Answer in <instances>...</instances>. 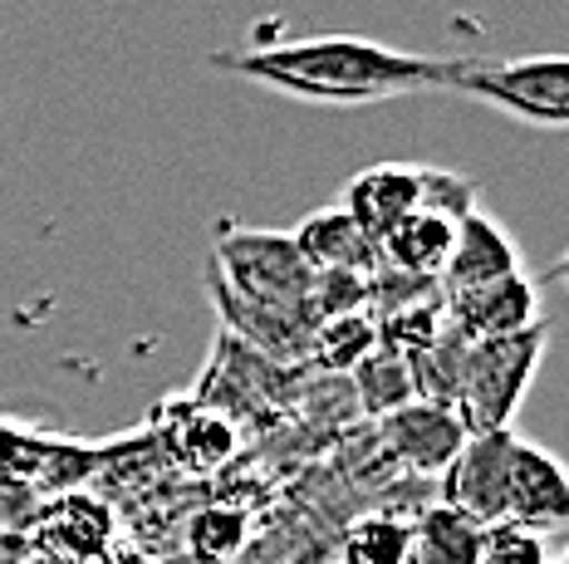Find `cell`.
<instances>
[{
	"label": "cell",
	"instance_id": "obj_8",
	"mask_svg": "<svg viewBox=\"0 0 569 564\" xmlns=\"http://www.w3.org/2000/svg\"><path fill=\"white\" fill-rule=\"evenodd\" d=\"M447 304V324L467 339H496V334H516V329L540 320V285L516 270V275L486 280V285L457 290V295H442Z\"/></svg>",
	"mask_w": 569,
	"mask_h": 564
},
{
	"label": "cell",
	"instance_id": "obj_18",
	"mask_svg": "<svg viewBox=\"0 0 569 564\" xmlns=\"http://www.w3.org/2000/svg\"><path fill=\"white\" fill-rule=\"evenodd\" d=\"M378 349V329H373V314H339V320H319L315 334H310V363L335 379H349L363 359Z\"/></svg>",
	"mask_w": 569,
	"mask_h": 564
},
{
	"label": "cell",
	"instance_id": "obj_4",
	"mask_svg": "<svg viewBox=\"0 0 569 564\" xmlns=\"http://www.w3.org/2000/svg\"><path fill=\"white\" fill-rule=\"evenodd\" d=\"M211 270L221 285H231L236 295L270 304V310L305 314V295H310V275L305 255L295 251L290 231H266V226H241V221H221L217 245H211ZM315 324V320H310Z\"/></svg>",
	"mask_w": 569,
	"mask_h": 564
},
{
	"label": "cell",
	"instance_id": "obj_24",
	"mask_svg": "<svg viewBox=\"0 0 569 564\" xmlns=\"http://www.w3.org/2000/svg\"><path fill=\"white\" fill-rule=\"evenodd\" d=\"M187 535H192L187 545H192V555L201 564H227L231 555L246 550V515L231 511V505H211V511L197 515Z\"/></svg>",
	"mask_w": 569,
	"mask_h": 564
},
{
	"label": "cell",
	"instance_id": "obj_15",
	"mask_svg": "<svg viewBox=\"0 0 569 564\" xmlns=\"http://www.w3.org/2000/svg\"><path fill=\"white\" fill-rule=\"evenodd\" d=\"M452 231H457V221L418 207V211H408L388 236H378V261L402 270V275L437 280L447 265V251H452Z\"/></svg>",
	"mask_w": 569,
	"mask_h": 564
},
{
	"label": "cell",
	"instance_id": "obj_5",
	"mask_svg": "<svg viewBox=\"0 0 569 564\" xmlns=\"http://www.w3.org/2000/svg\"><path fill=\"white\" fill-rule=\"evenodd\" d=\"M103 462L99 446L69 442V437H44V432L16 427V422H0V491L10 496H59V491H74L79 481L93 476V466Z\"/></svg>",
	"mask_w": 569,
	"mask_h": 564
},
{
	"label": "cell",
	"instance_id": "obj_21",
	"mask_svg": "<svg viewBox=\"0 0 569 564\" xmlns=\"http://www.w3.org/2000/svg\"><path fill=\"white\" fill-rule=\"evenodd\" d=\"M408 560V521L402 515H359L339 540V564H402Z\"/></svg>",
	"mask_w": 569,
	"mask_h": 564
},
{
	"label": "cell",
	"instance_id": "obj_12",
	"mask_svg": "<svg viewBox=\"0 0 569 564\" xmlns=\"http://www.w3.org/2000/svg\"><path fill=\"white\" fill-rule=\"evenodd\" d=\"M34 535L50 550H59V555L89 564L109 550L113 515L109 505H99L84 491H59V496H44V505L34 511Z\"/></svg>",
	"mask_w": 569,
	"mask_h": 564
},
{
	"label": "cell",
	"instance_id": "obj_10",
	"mask_svg": "<svg viewBox=\"0 0 569 564\" xmlns=\"http://www.w3.org/2000/svg\"><path fill=\"white\" fill-rule=\"evenodd\" d=\"M520 270V251L511 241V231L491 216V211H467L452 231V251H447V265L437 275V290L442 295H457V290L486 285V280H501Z\"/></svg>",
	"mask_w": 569,
	"mask_h": 564
},
{
	"label": "cell",
	"instance_id": "obj_11",
	"mask_svg": "<svg viewBox=\"0 0 569 564\" xmlns=\"http://www.w3.org/2000/svg\"><path fill=\"white\" fill-rule=\"evenodd\" d=\"M422 202V168L418 162H378V168H363L359 178L343 192V211L363 226V236L378 245V236L398 226L408 211H418Z\"/></svg>",
	"mask_w": 569,
	"mask_h": 564
},
{
	"label": "cell",
	"instance_id": "obj_6",
	"mask_svg": "<svg viewBox=\"0 0 569 564\" xmlns=\"http://www.w3.org/2000/svg\"><path fill=\"white\" fill-rule=\"evenodd\" d=\"M511 446H516V432H467V442L457 446L447 472L437 476L442 481V501L457 505L461 515H471L477 525L506 521Z\"/></svg>",
	"mask_w": 569,
	"mask_h": 564
},
{
	"label": "cell",
	"instance_id": "obj_19",
	"mask_svg": "<svg viewBox=\"0 0 569 564\" xmlns=\"http://www.w3.org/2000/svg\"><path fill=\"white\" fill-rule=\"evenodd\" d=\"M349 393H353V407H359L363 417H373V422L398 413L402 403H412L408 359L388 354V349H373V354L349 373Z\"/></svg>",
	"mask_w": 569,
	"mask_h": 564
},
{
	"label": "cell",
	"instance_id": "obj_3",
	"mask_svg": "<svg viewBox=\"0 0 569 564\" xmlns=\"http://www.w3.org/2000/svg\"><path fill=\"white\" fill-rule=\"evenodd\" d=\"M447 89L471 93L530 128L560 133L569 123V60L520 54V60H447Z\"/></svg>",
	"mask_w": 569,
	"mask_h": 564
},
{
	"label": "cell",
	"instance_id": "obj_17",
	"mask_svg": "<svg viewBox=\"0 0 569 564\" xmlns=\"http://www.w3.org/2000/svg\"><path fill=\"white\" fill-rule=\"evenodd\" d=\"M467 349H471V339L457 334L452 324H447L427 349H418V354L408 359L412 397H418V403H437V407H457V387H461V369H467Z\"/></svg>",
	"mask_w": 569,
	"mask_h": 564
},
{
	"label": "cell",
	"instance_id": "obj_23",
	"mask_svg": "<svg viewBox=\"0 0 569 564\" xmlns=\"http://www.w3.org/2000/svg\"><path fill=\"white\" fill-rule=\"evenodd\" d=\"M550 531L520 521H491L481 525V545H477V564H550Z\"/></svg>",
	"mask_w": 569,
	"mask_h": 564
},
{
	"label": "cell",
	"instance_id": "obj_13",
	"mask_svg": "<svg viewBox=\"0 0 569 564\" xmlns=\"http://www.w3.org/2000/svg\"><path fill=\"white\" fill-rule=\"evenodd\" d=\"M290 241L310 270H373L378 265V245L363 236V226L343 207H319L305 221H295Z\"/></svg>",
	"mask_w": 569,
	"mask_h": 564
},
{
	"label": "cell",
	"instance_id": "obj_2",
	"mask_svg": "<svg viewBox=\"0 0 569 564\" xmlns=\"http://www.w3.org/2000/svg\"><path fill=\"white\" fill-rule=\"evenodd\" d=\"M550 344V324L536 320L516 334H496V339H471L467 349V369H461L457 387V407L467 432H511V422L526 403L536 369Z\"/></svg>",
	"mask_w": 569,
	"mask_h": 564
},
{
	"label": "cell",
	"instance_id": "obj_25",
	"mask_svg": "<svg viewBox=\"0 0 569 564\" xmlns=\"http://www.w3.org/2000/svg\"><path fill=\"white\" fill-rule=\"evenodd\" d=\"M422 211H437L447 221H461L467 211L481 207L477 182L461 178V172H442V168H422Z\"/></svg>",
	"mask_w": 569,
	"mask_h": 564
},
{
	"label": "cell",
	"instance_id": "obj_26",
	"mask_svg": "<svg viewBox=\"0 0 569 564\" xmlns=\"http://www.w3.org/2000/svg\"><path fill=\"white\" fill-rule=\"evenodd\" d=\"M550 564H569V560H565V555H555V560H550Z\"/></svg>",
	"mask_w": 569,
	"mask_h": 564
},
{
	"label": "cell",
	"instance_id": "obj_14",
	"mask_svg": "<svg viewBox=\"0 0 569 564\" xmlns=\"http://www.w3.org/2000/svg\"><path fill=\"white\" fill-rule=\"evenodd\" d=\"M236 422L221 413V407L211 403H187L182 417L168 427V437H162V452L172 456L177 466H187V472H217V466H227L236 456Z\"/></svg>",
	"mask_w": 569,
	"mask_h": 564
},
{
	"label": "cell",
	"instance_id": "obj_9",
	"mask_svg": "<svg viewBox=\"0 0 569 564\" xmlns=\"http://www.w3.org/2000/svg\"><path fill=\"white\" fill-rule=\"evenodd\" d=\"M506 521L536 525V531H560L569 521V476L560 456H550L536 442L511 446V481H506Z\"/></svg>",
	"mask_w": 569,
	"mask_h": 564
},
{
	"label": "cell",
	"instance_id": "obj_16",
	"mask_svg": "<svg viewBox=\"0 0 569 564\" xmlns=\"http://www.w3.org/2000/svg\"><path fill=\"white\" fill-rule=\"evenodd\" d=\"M481 525L461 515L457 505L432 501L408 521V560L402 564H477Z\"/></svg>",
	"mask_w": 569,
	"mask_h": 564
},
{
	"label": "cell",
	"instance_id": "obj_22",
	"mask_svg": "<svg viewBox=\"0 0 569 564\" xmlns=\"http://www.w3.org/2000/svg\"><path fill=\"white\" fill-rule=\"evenodd\" d=\"M369 280L373 270H315L305 310L310 320H339V314H363L369 310Z\"/></svg>",
	"mask_w": 569,
	"mask_h": 564
},
{
	"label": "cell",
	"instance_id": "obj_20",
	"mask_svg": "<svg viewBox=\"0 0 569 564\" xmlns=\"http://www.w3.org/2000/svg\"><path fill=\"white\" fill-rule=\"evenodd\" d=\"M373 329H378V349H388V354H398V359H412L418 349H427L447 329V304H442V295L398 304V310H388V314H373Z\"/></svg>",
	"mask_w": 569,
	"mask_h": 564
},
{
	"label": "cell",
	"instance_id": "obj_7",
	"mask_svg": "<svg viewBox=\"0 0 569 564\" xmlns=\"http://www.w3.org/2000/svg\"><path fill=\"white\" fill-rule=\"evenodd\" d=\"M461 442H467V427H461V417L452 407L418 403L412 397L398 413L378 417V446H383V456H393L398 466H408L418 476H442Z\"/></svg>",
	"mask_w": 569,
	"mask_h": 564
},
{
	"label": "cell",
	"instance_id": "obj_1",
	"mask_svg": "<svg viewBox=\"0 0 569 564\" xmlns=\"http://www.w3.org/2000/svg\"><path fill=\"white\" fill-rule=\"evenodd\" d=\"M211 69L305 103H335V109L447 89V60L408 54L363 34H295V40H266L246 50H217Z\"/></svg>",
	"mask_w": 569,
	"mask_h": 564
}]
</instances>
